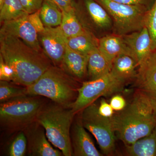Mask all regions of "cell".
<instances>
[{
    "mask_svg": "<svg viewBox=\"0 0 156 156\" xmlns=\"http://www.w3.org/2000/svg\"><path fill=\"white\" fill-rule=\"evenodd\" d=\"M114 109L110 103L102 98L98 106V112L99 114L106 118H111L114 115Z\"/></svg>",
    "mask_w": 156,
    "mask_h": 156,
    "instance_id": "cell-32",
    "label": "cell"
},
{
    "mask_svg": "<svg viewBox=\"0 0 156 156\" xmlns=\"http://www.w3.org/2000/svg\"><path fill=\"white\" fill-rule=\"evenodd\" d=\"M88 56L72 50L67 45L62 64L74 77L82 79L87 71Z\"/></svg>",
    "mask_w": 156,
    "mask_h": 156,
    "instance_id": "cell-17",
    "label": "cell"
},
{
    "mask_svg": "<svg viewBox=\"0 0 156 156\" xmlns=\"http://www.w3.org/2000/svg\"><path fill=\"white\" fill-rule=\"evenodd\" d=\"M123 37L138 66L150 57L153 52L151 41L146 27Z\"/></svg>",
    "mask_w": 156,
    "mask_h": 156,
    "instance_id": "cell-13",
    "label": "cell"
},
{
    "mask_svg": "<svg viewBox=\"0 0 156 156\" xmlns=\"http://www.w3.org/2000/svg\"><path fill=\"white\" fill-rule=\"evenodd\" d=\"M117 2L130 5L146 6L150 9L155 0H112Z\"/></svg>",
    "mask_w": 156,
    "mask_h": 156,
    "instance_id": "cell-33",
    "label": "cell"
},
{
    "mask_svg": "<svg viewBox=\"0 0 156 156\" xmlns=\"http://www.w3.org/2000/svg\"><path fill=\"white\" fill-rule=\"evenodd\" d=\"M127 83L111 72L96 80L84 82L77 89V96L71 105L74 112L80 111L101 96L121 92Z\"/></svg>",
    "mask_w": 156,
    "mask_h": 156,
    "instance_id": "cell-8",
    "label": "cell"
},
{
    "mask_svg": "<svg viewBox=\"0 0 156 156\" xmlns=\"http://www.w3.org/2000/svg\"><path fill=\"white\" fill-rule=\"evenodd\" d=\"M14 78V72L11 67L6 63L0 56V79L1 80L12 81Z\"/></svg>",
    "mask_w": 156,
    "mask_h": 156,
    "instance_id": "cell-28",
    "label": "cell"
},
{
    "mask_svg": "<svg viewBox=\"0 0 156 156\" xmlns=\"http://www.w3.org/2000/svg\"><path fill=\"white\" fill-rule=\"evenodd\" d=\"M62 19L59 26L68 38L76 36L85 30L76 15L73 6L62 11Z\"/></svg>",
    "mask_w": 156,
    "mask_h": 156,
    "instance_id": "cell-23",
    "label": "cell"
},
{
    "mask_svg": "<svg viewBox=\"0 0 156 156\" xmlns=\"http://www.w3.org/2000/svg\"><path fill=\"white\" fill-rule=\"evenodd\" d=\"M43 106L37 122L44 129L48 140L65 156L73 155L70 130L75 113L71 106L56 102Z\"/></svg>",
    "mask_w": 156,
    "mask_h": 156,
    "instance_id": "cell-3",
    "label": "cell"
},
{
    "mask_svg": "<svg viewBox=\"0 0 156 156\" xmlns=\"http://www.w3.org/2000/svg\"><path fill=\"white\" fill-rule=\"evenodd\" d=\"M82 123L84 128L93 134L101 151L110 155L115 149V133L111 118L99 114L98 106L93 102L83 110Z\"/></svg>",
    "mask_w": 156,
    "mask_h": 156,
    "instance_id": "cell-9",
    "label": "cell"
},
{
    "mask_svg": "<svg viewBox=\"0 0 156 156\" xmlns=\"http://www.w3.org/2000/svg\"><path fill=\"white\" fill-rule=\"evenodd\" d=\"M98 48L112 63L117 56L122 54L129 55L133 58L122 36L112 33L102 37L98 39Z\"/></svg>",
    "mask_w": 156,
    "mask_h": 156,
    "instance_id": "cell-15",
    "label": "cell"
},
{
    "mask_svg": "<svg viewBox=\"0 0 156 156\" xmlns=\"http://www.w3.org/2000/svg\"><path fill=\"white\" fill-rule=\"evenodd\" d=\"M126 146L128 156H156V127L149 135Z\"/></svg>",
    "mask_w": 156,
    "mask_h": 156,
    "instance_id": "cell-20",
    "label": "cell"
},
{
    "mask_svg": "<svg viewBox=\"0 0 156 156\" xmlns=\"http://www.w3.org/2000/svg\"><path fill=\"white\" fill-rule=\"evenodd\" d=\"M28 15L3 22L0 34L17 37L30 48L41 52L38 34L29 20Z\"/></svg>",
    "mask_w": 156,
    "mask_h": 156,
    "instance_id": "cell-12",
    "label": "cell"
},
{
    "mask_svg": "<svg viewBox=\"0 0 156 156\" xmlns=\"http://www.w3.org/2000/svg\"><path fill=\"white\" fill-rule=\"evenodd\" d=\"M27 14L20 0H5L0 8V21L3 23Z\"/></svg>",
    "mask_w": 156,
    "mask_h": 156,
    "instance_id": "cell-24",
    "label": "cell"
},
{
    "mask_svg": "<svg viewBox=\"0 0 156 156\" xmlns=\"http://www.w3.org/2000/svg\"><path fill=\"white\" fill-rule=\"evenodd\" d=\"M23 9L28 14L39 11L44 0H20Z\"/></svg>",
    "mask_w": 156,
    "mask_h": 156,
    "instance_id": "cell-29",
    "label": "cell"
},
{
    "mask_svg": "<svg viewBox=\"0 0 156 156\" xmlns=\"http://www.w3.org/2000/svg\"><path fill=\"white\" fill-rule=\"evenodd\" d=\"M44 106L37 96H22L1 103L0 121L3 126L13 129L29 126L36 120Z\"/></svg>",
    "mask_w": 156,
    "mask_h": 156,
    "instance_id": "cell-6",
    "label": "cell"
},
{
    "mask_svg": "<svg viewBox=\"0 0 156 156\" xmlns=\"http://www.w3.org/2000/svg\"><path fill=\"white\" fill-rule=\"evenodd\" d=\"M112 63L100 52L98 48L94 49L88 56L87 73L89 80L101 77L110 72Z\"/></svg>",
    "mask_w": 156,
    "mask_h": 156,
    "instance_id": "cell-18",
    "label": "cell"
},
{
    "mask_svg": "<svg viewBox=\"0 0 156 156\" xmlns=\"http://www.w3.org/2000/svg\"><path fill=\"white\" fill-rule=\"evenodd\" d=\"M135 81L137 90L147 98L156 118V61L152 54L138 66Z\"/></svg>",
    "mask_w": 156,
    "mask_h": 156,
    "instance_id": "cell-11",
    "label": "cell"
},
{
    "mask_svg": "<svg viewBox=\"0 0 156 156\" xmlns=\"http://www.w3.org/2000/svg\"><path fill=\"white\" fill-rule=\"evenodd\" d=\"M108 12L113 22V33L124 36L146 26L149 9L146 6L122 4L112 0H95Z\"/></svg>",
    "mask_w": 156,
    "mask_h": 156,
    "instance_id": "cell-5",
    "label": "cell"
},
{
    "mask_svg": "<svg viewBox=\"0 0 156 156\" xmlns=\"http://www.w3.org/2000/svg\"><path fill=\"white\" fill-rule=\"evenodd\" d=\"M73 155L101 156L82 123H76L70 132Z\"/></svg>",
    "mask_w": 156,
    "mask_h": 156,
    "instance_id": "cell-14",
    "label": "cell"
},
{
    "mask_svg": "<svg viewBox=\"0 0 156 156\" xmlns=\"http://www.w3.org/2000/svg\"><path fill=\"white\" fill-rule=\"evenodd\" d=\"M138 67L136 60L132 56L122 54L117 56L114 59L111 72L116 76L128 83L135 80Z\"/></svg>",
    "mask_w": 156,
    "mask_h": 156,
    "instance_id": "cell-19",
    "label": "cell"
},
{
    "mask_svg": "<svg viewBox=\"0 0 156 156\" xmlns=\"http://www.w3.org/2000/svg\"><path fill=\"white\" fill-rule=\"evenodd\" d=\"M28 95L27 87L19 88L12 86L8 81L0 82V102L1 103L13 98Z\"/></svg>",
    "mask_w": 156,
    "mask_h": 156,
    "instance_id": "cell-25",
    "label": "cell"
},
{
    "mask_svg": "<svg viewBox=\"0 0 156 156\" xmlns=\"http://www.w3.org/2000/svg\"><path fill=\"white\" fill-rule=\"evenodd\" d=\"M67 45L78 53L89 56L91 51L98 47V39L85 30L76 36L68 38Z\"/></svg>",
    "mask_w": 156,
    "mask_h": 156,
    "instance_id": "cell-21",
    "label": "cell"
},
{
    "mask_svg": "<svg viewBox=\"0 0 156 156\" xmlns=\"http://www.w3.org/2000/svg\"><path fill=\"white\" fill-rule=\"evenodd\" d=\"M28 18L38 34L41 33L44 30L45 27L41 19L39 10L32 14H28Z\"/></svg>",
    "mask_w": 156,
    "mask_h": 156,
    "instance_id": "cell-30",
    "label": "cell"
},
{
    "mask_svg": "<svg viewBox=\"0 0 156 156\" xmlns=\"http://www.w3.org/2000/svg\"><path fill=\"white\" fill-rule=\"evenodd\" d=\"M58 6L62 11H65L73 6L75 0H51Z\"/></svg>",
    "mask_w": 156,
    "mask_h": 156,
    "instance_id": "cell-34",
    "label": "cell"
},
{
    "mask_svg": "<svg viewBox=\"0 0 156 156\" xmlns=\"http://www.w3.org/2000/svg\"><path fill=\"white\" fill-rule=\"evenodd\" d=\"M38 37L45 55L56 66L62 64L68 38L60 26L45 27L44 30L38 34Z\"/></svg>",
    "mask_w": 156,
    "mask_h": 156,
    "instance_id": "cell-10",
    "label": "cell"
},
{
    "mask_svg": "<svg viewBox=\"0 0 156 156\" xmlns=\"http://www.w3.org/2000/svg\"><path fill=\"white\" fill-rule=\"evenodd\" d=\"M73 6L85 30L98 39L113 33L111 17L95 0H75Z\"/></svg>",
    "mask_w": 156,
    "mask_h": 156,
    "instance_id": "cell-7",
    "label": "cell"
},
{
    "mask_svg": "<svg viewBox=\"0 0 156 156\" xmlns=\"http://www.w3.org/2000/svg\"><path fill=\"white\" fill-rule=\"evenodd\" d=\"M5 1V0H0V8L2 6Z\"/></svg>",
    "mask_w": 156,
    "mask_h": 156,
    "instance_id": "cell-35",
    "label": "cell"
},
{
    "mask_svg": "<svg viewBox=\"0 0 156 156\" xmlns=\"http://www.w3.org/2000/svg\"><path fill=\"white\" fill-rule=\"evenodd\" d=\"M28 132L29 149L31 155L37 156H62V152L55 149L48 141L44 129L35 128Z\"/></svg>",
    "mask_w": 156,
    "mask_h": 156,
    "instance_id": "cell-16",
    "label": "cell"
},
{
    "mask_svg": "<svg viewBox=\"0 0 156 156\" xmlns=\"http://www.w3.org/2000/svg\"><path fill=\"white\" fill-rule=\"evenodd\" d=\"M27 140L26 135L20 132L14 138L9 146V155L10 156H23L27 148Z\"/></svg>",
    "mask_w": 156,
    "mask_h": 156,
    "instance_id": "cell-26",
    "label": "cell"
},
{
    "mask_svg": "<svg viewBox=\"0 0 156 156\" xmlns=\"http://www.w3.org/2000/svg\"><path fill=\"white\" fill-rule=\"evenodd\" d=\"M146 27L150 35L152 50L155 51L156 50V0L148 12Z\"/></svg>",
    "mask_w": 156,
    "mask_h": 156,
    "instance_id": "cell-27",
    "label": "cell"
},
{
    "mask_svg": "<svg viewBox=\"0 0 156 156\" xmlns=\"http://www.w3.org/2000/svg\"><path fill=\"white\" fill-rule=\"evenodd\" d=\"M74 82L64 69L50 66L35 83L27 87L30 96H43L58 104L70 106L76 95Z\"/></svg>",
    "mask_w": 156,
    "mask_h": 156,
    "instance_id": "cell-4",
    "label": "cell"
},
{
    "mask_svg": "<svg viewBox=\"0 0 156 156\" xmlns=\"http://www.w3.org/2000/svg\"><path fill=\"white\" fill-rule=\"evenodd\" d=\"M0 56L14 72L13 82L29 87L51 66L48 57L17 37L0 34Z\"/></svg>",
    "mask_w": 156,
    "mask_h": 156,
    "instance_id": "cell-1",
    "label": "cell"
},
{
    "mask_svg": "<svg viewBox=\"0 0 156 156\" xmlns=\"http://www.w3.org/2000/svg\"><path fill=\"white\" fill-rule=\"evenodd\" d=\"M109 103L114 110L118 112L123 110L127 105L126 101L124 97L118 94L112 97Z\"/></svg>",
    "mask_w": 156,
    "mask_h": 156,
    "instance_id": "cell-31",
    "label": "cell"
},
{
    "mask_svg": "<svg viewBox=\"0 0 156 156\" xmlns=\"http://www.w3.org/2000/svg\"><path fill=\"white\" fill-rule=\"evenodd\" d=\"M39 11L45 27H56L61 24L62 11L51 0H44Z\"/></svg>",
    "mask_w": 156,
    "mask_h": 156,
    "instance_id": "cell-22",
    "label": "cell"
},
{
    "mask_svg": "<svg viewBox=\"0 0 156 156\" xmlns=\"http://www.w3.org/2000/svg\"><path fill=\"white\" fill-rule=\"evenodd\" d=\"M111 120L116 136L125 145L147 136L156 127V118L150 103L137 90L131 102Z\"/></svg>",
    "mask_w": 156,
    "mask_h": 156,
    "instance_id": "cell-2",
    "label": "cell"
}]
</instances>
